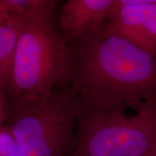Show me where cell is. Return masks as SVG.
I'll return each mask as SVG.
<instances>
[{"instance_id":"obj_9","label":"cell","mask_w":156,"mask_h":156,"mask_svg":"<svg viewBox=\"0 0 156 156\" xmlns=\"http://www.w3.org/2000/svg\"><path fill=\"white\" fill-rule=\"evenodd\" d=\"M0 156H23L14 137L6 126L0 128Z\"/></svg>"},{"instance_id":"obj_6","label":"cell","mask_w":156,"mask_h":156,"mask_svg":"<svg viewBox=\"0 0 156 156\" xmlns=\"http://www.w3.org/2000/svg\"><path fill=\"white\" fill-rule=\"evenodd\" d=\"M115 0H68L61 8V36L68 44L77 43L96 31L112 12Z\"/></svg>"},{"instance_id":"obj_10","label":"cell","mask_w":156,"mask_h":156,"mask_svg":"<svg viewBox=\"0 0 156 156\" xmlns=\"http://www.w3.org/2000/svg\"><path fill=\"white\" fill-rule=\"evenodd\" d=\"M11 16L6 0H0V23L5 22Z\"/></svg>"},{"instance_id":"obj_1","label":"cell","mask_w":156,"mask_h":156,"mask_svg":"<svg viewBox=\"0 0 156 156\" xmlns=\"http://www.w3.org/2000/svg\"><path fill=\"white\" fill-rule=\"evenodd\" d=\"M70 47L67 86L75 93L80 107L107 112L156 106V54L109 34L101 26Z\"/></svg>"},{"instance_id":"obj_12","label":"cell","mask_w":156,"mask_h":156,"mask_svg":"<svg viewBox=\"0 0 156 156\" xmlns=\"http://www.w3.org/2000/svg\"><path fill=\"white\" fill-rule=\"evenodd\" d=\"M1 90V89H0ZM0 115H2V103H1V99H0Z\"/></svg>"},{"instance_id":"obj_8","label":"cell","mask_w":156,"mask_h":156,"mask_svg":"<svg viewBox=\"0 0 156 156\" xmlns=\"http://www.w3.org/2000/svg\"><path fill=\"white\" fill-rule=\"evenodd\" d=\"M6 2L12 16L21 19L56 9V5L52 0H6Z\"/></svg>"},{"instance_id":"obj_2","label":"cell","mask_w":156,"mask_h":156,"mask_svg":"<svg viewBox=\"0 0 156 156\" xmlns=\"http://www.w3.org/2000/svg\"><path fill=\"white\" fill-rule=\"evenodd\" d=\"M55 11L22 19L7 89L13 103L40 100L67 85L71 47L54 28Z\"/></svg>"},{"instance_id":"obj_3","label":"cell","mask_w":156,"mask_h":156,"mask_svg":"<svg viewBox=\"0 0 156 156\" xmlns=\"http://www.w3.org/2000/svg\"><path fill=\"white\" fill-rule=\"evenodd\" d=\"M79 103L69 86L34 101L13 103L8 124L23 156H72Z\"/></svg>"},{"instance_id":"obj_5","label":"cell","mask_w":156,"mask_h":156,"mask_svg":"<svg viewBox=\"0 0 156 156\" xmlns=\"http://www.w3.org/2000/svg\"><path fill=\"white\" fill-rule=\"evenodd\" d=\"M102 28L156 54V0H115Z\"/></svg>"},{"instance_id":"obj_13","label":"cell","mask_w":156,"mask_h":156,"mask_svg":"<svg viewBox=\"0 0 156 156\" xmlns=\"http://www.w3.org/2000/svg\"><path fill=\"white\" fill-rule=\"evenodd\" d=\"M2 115H0V124H1V122H2Z\"/></svg>"},{"instance_id":"obj_4","label":"cell","mask_w":156,"mask_h":156,"mask_svg":"<svg viewBox=\"0 0 156 156\" xmlns=\"http://www.w3.org/2000/svg\"><path fill=\"white\" fill-rule=\"evenodd\" d=\"M124 110L79 106L72 156H145L156 142V106L143 105L132 116Z\"/></svg>"},{"instance_id":"obj_11","label":"cell","mask_w":156,"mask_h":156,"mask_svg":"<svg viewBox=\"0 0 156 156\" xmlns=\"http://www.w3.org/2000/svg\"><path fill=\"white\" fill-rule=\"evenodd\" d=\"M145 156H156V142L153 144Z\"/></svg>"},{"instance_id":"obj_7","label":"cell","mask_w":156,"mask_h":156,"mask_svg":"<svg viewBox=\"0 0 156 156\" xmlns=\"http://www.w3.org/2000/svg\"><path fill=\"white\" fill-rule=\"evenodd\" d=\"M23 20L11 16L0 23V89H8Z\"/></svg>"}]
</instances>
